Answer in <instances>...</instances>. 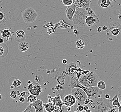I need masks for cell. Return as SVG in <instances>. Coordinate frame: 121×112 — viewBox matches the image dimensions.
<instances>
[{
	"mask_svg": "<svg viewBox=\"0 0 121 112\" xmlns=\"http://www.w3.org/2000/svg\"><path fill=\"white\" fill-rule=\"evenodd\" d=\"M87 12V15L88 16H91L95 18V23H98L100 22V20H99L98 18L97 17V16L96 15L95 12H94L93 10H92L90 7L87 8L85 9Z\"/></svg>",
	"mask_w": 121,
	"mask_h": 112,
	"instance_id": "cell-23",
	"label": "cell"
},
{
	"mask_svg": "<svg viewBox=\"0 0 121 112\" xmlns=\"http://www.w3.org/2000/svg\"><path fill=\"white\" fill-rule=\"evenodd\" d=\"M102 29L104 31H107V30H108V27L106 25H104L102 27Z\"/></svg>",
	"mask_w": 121,
	"mask_h": 112,
	"instance_id": "cell-43",
	"label": "cell"
},
{
	"mask_svg": "<svg viewBox=\"0 0 121 112\" xmlns=\"http://www.w3.org/2000/svg\"><path fill=\"white\" fill-rule=\"evenodd\" d=\"M67 62H68V61H67V60H66V59H63V60H62V63H63V64L65 65V64L67 63Z\"/></svg>",
	"mask_w": 121,
	"mask_h": 112,
	"instance_id": "cell-44",
	"label": "cell"
},
{
	"mask_svg": "<svg viewBox=\"0 0 121 112\" xmlns=\"http://www.w3.org/2000/svg\"><path fill=\"white\" fill-rule=\"evenodd\" d=\"M91 2V0H75L73 3L76 7L86 9L89 7Z\"/></svg>",
	"mask_w": 121,
	"mask_h": 112,
	"instance_id": "cell-12",
	"label": "cell"
},
{
	"mask_svg": "<svg viewBox=\"0 0 121 112\" xmlns=\"http://www.w3.org/2000/svg\"><path fill=\"white\" fill-rule=\"evenodd\" d=\"M3 0H0V3H1L2 2Z\"/></svg>",
	"mask_w": 121,
	"mask_h": 112,
	"instance_id": "cell-55",
	"label": "cell"
},
{
	"mask_svg": "<svg viewBox=\"0 0 121 112\" xmlns=\"http://www.w3.org/2000/svg\"><path fill=\"white\" fill-rule=\"evenodd\" d=\"M23 20L27 23H31L35 21L38 17V14L33 8L25 9L23 13Z\"/></svg>",
	"mask_w": 121,
	"mask_h": 112,
	"instance_id": "cell-4",
	"label": "cell"
},
{
	"mask_svg": "<svg viewBox=\"0 0 121 112\" xmlns=\"http://www.w3.org/2000/svg\"><path fill=\"white\" fill-rule=\"evenodd\" d=\"M84 112H92V111L91 110H89V109H88V110H85V111H84Z\"/></svg>",
	"mask_w": 121,
	"mask_h": 112,
	"instance_id": "cell-49",
	"label": "cell"
},
{
	"mask_svg": "<svg viewBox=\"0 0 121 112\" xmlns=\"http://www.w3.org/2000/svg\"><path fill=\"white\" fill-rule=\"evenodd\" d=\"M113 108L110 99H106L101 97L94 99L93 104L90 105V108L92 112H109Z\"/></svg>",
	"mask_w": 121,
	"mask_h": 112,
	"instance_id": "cell-2",
	"label": "cell"
},
{
	"mask_svg": "<svg viewBox=\"0 0 121 112\" xmlns=\"http://www.w3.org/2000/svg\"><path fill=\"white\" fill-rule=\"evenodd\" d=\"M77 100L73 95H67L64 98V105L66 107H74L76 103Z\"/></svg>",
	"mask_w": 121,
	"mask_h": 112,
	"instance_id": "cell-10",
	"label": "cell"
},
{
	"mask_svg": "<svg viewBox=\"0 0 121 112\" xmlns=\"http://www.w3.org/2000/svg\"><path fill=\"white\" fill-rule=\"evenodd\" d=\"M7 20H8V17L6 13L0 11V22L4 23V22H6Z\"/></svg>",
	"mask_w": 121,
	"mask_h": 112,
	"instance_id": "cell-28",
	"label": "cell"
},
{
	"mask_svg": "<svg viewBox=\"0 0 121 112\" xmlns=\"http://www.w3.org/2000/svg\"><path fill=\"white\" fill-rule=\"evenodd\" d=\"M1 98H2V96H1V95L0 94V100L1 99Z\"/></svg>",
	"mask_w": 121,
	"mask_h": 112,
	"instance_id": "cell-54",
	"label": "cell"
},
{
	"mask_svg": "<svg viewBox=\"0 0 121 112\" xmlns=\"http://www.w3.org/2000/svg\"><path fill=\"white\" fill-rule=\"evenodd\" d=\"M95 19L93 17L88 16L87 15L85 19V23L87 26L88 27H91L93 26L94 23H95Z\"/></svg>",
	"mask_w": 121,
	"mask_h": 112,
	"instance_id": "cell-24",
	"label": "cell"
},
{
	"mask_svg": "<svg viewBox=\"0 0 121 112\" xmlns=\"http://www.w3.org/2000/svg\"><path fill=\"white\" fill-rule=\"evenodd\" d=\"M117 91H118L119 95H121V86L120 87L117 88Z\"/></svg>",
	"mask_w": 121,
	"mask_h": 112,
	"instance_id": "cell-41",
	"label": "cell"
},
{
	"mask_svg": "<svg viewBox=\"0 0 121 112\" xmlns=\"http://www.w3.org/2000/svg\"><path fill=\"white\" fill-rule=\"evenodd\" d=\"M76 47L78 49L80 50L84 49L85 46V42L81 39L77 40L76 41Z\"/></svg>",
	"mask_w": 121,
	"mask_h": 112,
	"instance_id": "cell-26",
	"label": "cell"
},
{
	"mask_svg": "<svg viewBox=\"0 0 121 112\" xmlns=\"http://www.w3.org/2000/svg\"><path fill=\"white\" fill-rule=\"evenodd\" d=\"M75 1V0H73V1Z\"/></svg>",
	"mask_w": 121,
	"mask_h": 112,
	"instance_id": "cell-58",
	"label": "cell"
},
{
	"mask_svg": "<svg viewBox=\"0 0 121 112\" xmlns=\"http://www.w3.org/2000/svg\"><path fill=\"white\" fill-rule=\"evenodd\" d=\"M121 30V25L118 22L114 21L111 22L109 25V32L114 36H116L119 35Z\"/></svg>",
	"mask_w": 121,
	"mask_h": 112,
	"instance_id": "cell-9",
	"label": "cell"
},
{
	"mask_svg": "<svg viewBox=\"0 0 121 112\" xmlns=\"http://www.w3.org/2000/svg\"><path fill=\"white\" fill-rule=\"evenodd\" d=\"M26 92L25 91L20 93V96L24 97L26 96Z\"/></svg>",
	"mask_w": 121,
	"mask_h": 112,
	"instance_id": "cell-37",
	"label": "cell"
},
{
	"mask_svg": "<svg viewBox=\"0 0 121 112\" xmlns=\"http://www.w3.org/2000/svg\"><path fill=\"white\" fill-rule=\"evenodd\" d=\"M73 0H62V3L64 6H69L73 4Z\"/></svg>",
	"mask_w": 121,
	"mask_h": 112,
	"instance_id": "cell-31",
	"label": "cell"
},
{
	"mask_svg": "<svg viewBox=\"0 0 121 112\" xmlns=\"http://www.w3.org/2000/svg\"><path fill=\"white\" fill-rule=\"evenodd\" d=\"M67 75V74L66 71H63L61 73V74L58 76L57 79V82H58L59 84L63 85L65 84V79Z\"/></svg>",
	"mask_w": 121,
	"mask_h": 112,
	"instance_id": "cell-20",
	"label": "cell"
},
{
	"mask_svg": "<svg viewBox=\"0 0 121 112\" xmlns=\"http://www.w3.org/2000/svg\"><path fill=\"white\" fill-rule=\"evenodd\" d=\"M44 109L46 112H52L54 111V105L52 102H48V103L43 104Z\"/></svg>",
	"mask_w": 121,
	"mask_h": 112,
	"instance_id": "cell-21",
	"label": "cell"
},
{
	"mask_svg": "<svg viewBox=\"0 0 121 112\" xmlns=\"http://www.w3.org/2000/svg\"><path fill=\"white\" fill-rule=\"evenodd\" d=\"M4 39H3L2 38H0V44H3L4 43Z\"/></svg>",
	"mask_w": 121,
	"mask_h": 112,
	"instance_id": "cell-46",
	"label": "cell"
},
{
	"mask_svg": "<svg viewBox=\"0 0 121 112\" xmlns=\"http://www.w3.org/2000/svg\"><path fill=\"white\" fill-rule=\"evenodd\" d=\"M84 106L82 104L77 105V107H76V110L74 111L78 112H84Z\"/></svg>",
	"mask_w": 121,
	"mask_h": 112,
	"instance_id": "cell-33",
	"label": "cell"
},
{
	"mask_svg": "<svg viewBox=\"0 0 121 112\" xmlns=\"http://www.w3.org/2000/svg\"><path fill=\"white\" fill-rule=\"evenodd\" d=\"M89 104V103H88V98H87L84 101V104L85 105H88Z\"/></svg>",
	"mask_w": 121,
	"mask_h": 112,
	"instance_id": "cell-39",
	"label": "cell"
},
{
	"mask_svg": "<svg viewBox=\"0 0 121 112\" xmlns=\"http://www.w3.org/2000/svg\"><path fill=\"white\" fill-rule=\"evenodd\" d=\"M31 83H32V82H31V81H28V84H30Z\"/></svg>",
	"mask_w": 121,
	"mask_h": 112,
	"instance_id": "cell-53",
	"label": "cell"
},
{
	"mask_svg": "<svg viewBox=\"0 0 121 112\" xmlns=\"http://www.w3.org/2000/svg\"><path fill=\"white\" fill-rule=\"evenodd\" d=\"M118 112H121V105L119 106V107H118Z\"/></svg>",
	"mask_w": 121,
	"mask_h": 112,
	"instance_id": "cell-48",
	"label": "cell"
},
{
	"mask_svg": "<svg viewBox=\"0 0 121 112\" xmlns=\"http://www.w3.org/2000/svg\"><path fill=\"white\" fill-rule=\"evenodd\" d=\"M17 95L16 91L14 90H12L10 92V97L13 99H15L17 97Z\"/></svg>",
	"mask_w": 121,
	"mask_h": 112,
	"instance_id": "cell-34",
	"label": "cell"
},
{
	"mask_svg": "<svg viewBox=\"0 0 121 112\" xmlns=\"http://www.w3.org/2000/svg\"><path fill=\"white\" fill-rule=\"evenodd\" d=\"M89 109V107L87 105H85V107H84V111L86 110H88Z\"/></svg>",
	"mask_w": 121,
	"mask_h": 112,
	"instance_id": "cell-45",
	"label": "cell"
},
{
	"mask_svg": "<svg viewBox=\"0 0 121 112\" xmlns=\"http://www.w3.org/2000/svg\"><path fill=\"white\" fill-rule=\"evenodd\" d=\"M120 104H121V102H120Z\"/></svg>",
	"mask_w": 121,
	"mask_h": 112,
	"instance_id": "cell-57",
	"label": "cell"
},
{
	"mask_svg": "<svg viewBox=\"0 0 121 112\" xmlns=\"http://www.w3.org/2000/svg\"><path fill=\"white\" fill-rule=\"evenodd\" d=\"M2 9H0V11H2Z\"/></svg>",
	"mask_w": 121,
	"mask_h": 112,
	"instance_id": "cell-56",
	"label": "cell"
},
{
	"mask_svg": "<svg viewBox=\"0 0 121 112\" xmlns=\"http://www.w3.org/2000/svg\"><path fill=\"white\" fill-rule=\"evenodd\" d=\"M71 94L75 97L77 101L81 104L84 105V102L88 98L87 95L83 89L80 87H76L72 90Z\"/></svg>",
	"mask_w": 121,
	"mask_h": 112,
	"instance_id": "cell-6",
	"label": "cell"
},
{
	"mask_svg": "<svg viewBox=\"0 0 121 112\" xmlns=\"http://www.w3.org/2000/svg\"><path fill=\"white\" fill-rule=\"evenodd\" d=\"M103 31V29H102V27H101V26H99L97 28V32H98V33H101V32Z\"/></svg>",
	"mask_w": 121,
	"mask_h": 112,
	"instance_id": "cell-38",
	"label": "cell"
},
{
	"mask_svg": "<svg viewBox=\"0 0 121 112\" xmlns=\"http://www.w3.org/2000/svg\"><path fill=\"white\" fill-rule=\"evenodd\" d=\"M25 33L23 30H18L16 33L15 38L18 42L23 41L25 39Z\"/></svg>",
	"mask_w": 121,
	"mask_h": 112,
	"instance_id": "cell-15",
	"label": "cell"
},
{
	"mask_svg": "<svg viewBox=\"0 0 121 112\" xmlns=\"http://www.w3.org/2000/svg\"><path fill=\"white\" fill-rule=\"evenodd\" d=\"M31 106H32L35 108V112H44V109L43 107V101L42 100L38 99L33 103L30 104Z\"/></svg>",
	"mask_w": 121,
	"mask_h": 112,
	"instance_id": "cell-14",
	"label": "cell"
},
{
	"mask_svg": "<svg viewBox=\"0 0 121 112\" xmlns=\"http://www.w3.org/2000/svg\"><path fill=\"white\" fill-rule=\"evenodd\" d=\"M82 89L86 93L88 98L93 100L97 98L99 95L103 94L102 90L100 89L97 86L90 87L84 86Z\"/></svg>",
	"mask_w": 121,
	"mask_h": 112,
	"instance_id": "cell-5",
	"label": "cell"
},
{
	"mask_svg": "<svg viewBox=\"0 0 121 112\" xmlns=\"http://www.w3.org/2000/svg\"><path fill=\"white\" fill-rule=\"evenodd\" d=\"M67 110L68 111V112H70L71 110H72V109H71V107H67Z\"/></svg>",
	"mask_w": 121,
	"mask_h": 112,
	"instance_id": "cell-47",
	"label": "cell"
},
{
	"mask_svg": "<svg viewBox=\"0 0 121 112\" xmlns=\"http://www.w3.org/2000/svg\"><path fill=\"white\" fill-rule=\"evenodd\" d=\"M18 47L19 50H20L21 51L25 52L28 50L29 48V46L28 45V43L23 41L20 43L18 45Z\"/></svg>",
	"mask_w": 121,
	"mask_h": 112,
	"instance_id": "cell-19",
	"label": "cell"
},
{
	"mask_svg": "<svg viewBox=\"0 0 121 112\" xmlns=\"http://www.w3.org/2000/svg\"><path fill=\"white\" fill-rule=\"evenodd\" d=\"M16 94L17 95H20V91H16Z\"/></svg>",
	"mask_w": 121,
	"mask_h": 112,
	"instance_id": "cell-50",
	"label": "cell"
},
{
	"mask_svg": "<svg viewBox=\"0 0 121 112\" xmlns=\"http://www.w3.org/2000/svg\"><path fill=\"white\" fill-rule=\"evenodd\" d=\"M69 86L71 89H73L76 87L82 88L84 87V86L81 84L78 79L76 76L71 77L70 81L69 84Z\"/></svg>",
	"mask_w": 121,
	"mask_h": 112,
	"instance_id": "cell-13",
	"label": "cell"
},
{
	"mask_svg": "<svg viewBox=\"0 0 121 112\" xmlns=\"http://www.w3.org/2000/svg\"><path fill=\"white\" fill-rule=\"evenodd\" d=\"M14 88V86H13V85L10 86V88H11V89H13V88Z\"/></svg>",
	"mask_w": 121,
	"mask_h": 112,
	"instance_id": "cell-52",
	"label": "cell"
},
{
	"mask_svg": "<svg viewBox=\"0 0 121 112\" xmlns=\"http://www.w3.org/2000/svg\"><path fill=\"white\" fill-rule=\"evenodd\" d=\"M76 6L74 3L73 4L68 6L65 11L66 17L69 20L72 21L73 16L76 12Z\"/></svg>",
	"mask_w": 121,
	"mask_h": 112,
	"instance_id": "cell-11",
	"label": "cell"
},
{
	"mask_svg": "<svg viewBox=\"0 0 121 112\" xmlns=\"http://www.w3.org/2000/svg\"><path fill=\"white\" fill-rule=\"evenodd\" d=\"M28 90L30 94L36 96H39L42 91L41 85L39 83L36 82H32L28 84Z\"/></svg>",
	"mask_w": 121,
	"mask_h": 112,
	"instance_id": "cell-7",
	"label": "cell"
},
{
	"mask_svg": "<svg viewBox=\"0 0 121 112\" xmlns=\"http://www.w3.org/2000/svg\"><path fill=\"white\" fill-rule=\"evenodd\" d=\"M12 85L15 87H17L18 88H20L21 86L22 85V82L20 80L18 79H15L12 82Z\"/></svg>",
	"mask_w": 121,
	"mask_h": 112,
	"instance_id": "cell-30",
	"label": "cell"
},
{
	"mask_svg": "<svg viewBox=\"0 0 121 112\" xmlns=\"http://www.w3.org/2000/svg\"><path fill=\"white\" fill-rule=\"evenodd\" d=\"M81 70L78 65L75 62H71L66 68V72L67 74L71 77L76 76L77 73Z\"/></svg>",
	"mask_w": 121,
	"mask_h": 112,
	"instance_id": "cell-8",
	"label": "cell"
},
{
	"mask_svg": "<svg viewBox=\"0 0 121 112\" xmlns=\"http://www.w3.org/2000/svg\"><path fill=\"white\" fill-rule=\"evenodd\" d=\"M55 89L57 91H61V90L63 89V86L62 85L58 84V85H57L56 86Z\"/></svg>",
	"mask_w": 121,
	"mask_h": 112,
	"instance_id": "cell-35",
	"label": "cell"
},
{
	"mask_svg": "<svg viewBox=\"0 0 121 112\" xmlns=\"http://www.w3.org/2000/svg\"><path fill=\"white\" fill-rule=\"evenodd\" d=\"M118 17L119 20H121V15H119Z\"/></svg>",
	"mask_w": 121,
	"mask_h": 112,
	"instance_id": "cell-51",
	"label": "cell"
},
{
	"mask_svg": "<svg viewBox=\"0 0 121 112\" xmlns=\"http://www.w3.org/2000/svg\"><path fill=\"white\" fill-rule=\"evenodd\" d=\"M54 105L63 106L64 105V102L61 99L60 96L59 95H57L54 97H52V101Z\"/></svg>",
	"mask_w": 121,
	"mask_h": 112,
	"instance_id": "cell-18",
	"label": "cell"
},
{
	"mask_svg": "<svg viewBox=\"0 0 121 112\" xmlns=\"http://www.w3.org/2000/svg\"><path fill=\"white\" fill-rule=\"evenodd\" d=\"M113 0H99L98 4L101 8H107L111 5Z\"/></svg>",
	"mask_w": 121,
	"mask_h": 112,
	"instance_id": "cell-22",
	"label": "cell"
},
{
	"mask_svg": "<svg viewBox=\"0 0 121 112\" xmlns=\"http://www.w3.org/2000/svg\"><path fill=\"white\" fill-rule=\"evenodd\" d=\"M104 97L106 99H110V95L108 94H107L105 95Z\"/></svg>",
	"mask_w": 121,
	"mask_h": 112,
	"instance_id": "cell-40",
	"label": "cell"
},
{
	"mask_svg": "<svg viewBox=\"0 0 121 112\" xmlns=\"http://www.w3.org/2000/svg\"><path fill=\"white\" fill-rule=\"evenodd\" d=\"M73 32H74V33L76 35H78V33H79L78 30L76 29H73Z\"/></svg>",
	"mask_w": 121,
	"mask_h": 112,
	"instance_id": "cell-42",
	"label": "cell"
},
{
	"mask_svg": "<svg viewBox=\"0 0 121 112\" xmlns=\"http://www.w3.org/2000/svg\"><path fill=\"white\" fill-rule=\"evenodd\" d=\"M11 28H5L3 29L1 32V36L3 37H4L7 41H8L11 39V37L12 36V33L11 32Z\"/></svg>",
	"mask_w": 121,
	"mask_h": 112,
	"instance_id": "cell-17",
	"label": "cell"
},
{
	"mask_svg": "<svg viewBox=\"0 0 121 112\" xmlns=\"http://www.w3.org/2000/svg\"><path fill=\"white\" fill-rule=\"evenodd\" d=\"M23 112H35V108L33 107L32 106H31L29 104L28 107H27L25 110H24Z\"/></svg>",
	"mask_w": 121,
	"mask_h": 112,
	"instance_id": "cell-32",
	"label": "cell"
},
{
	"mask_svg": "<svg viewBox=\"0 0 121 112\" xmlns=\"http://www.w3.org/2000/svg\"><path fill=\"white\" fill-rule=\"evenodd\" d=\"M19 100L20 102H21V103H24L25 102V99L24 97L20 96V97H19Z\"/></svg>",
	"mask_w": 121,
	"mask_h": 112,
	"instance_id": "cell-36",
	"label": "cell"
},
{
	"mask_svg": "<svg viewBox=\"0 0 121 112\" xmlns=\"http://www.w3.org/2000/svg\"><path fill=\"white\" fill-rule=\"evenodd\" d=\"M87 15L85 9L76 7V12L72 19L73 23L81 27L85 26Z\"/></svg>",
	"mask_w": 121,
	"mask_h": 112,
	"instance_id": "cell-3",
	"label": "cell"
},
{
	"mask_svg": "<svg viewBox=\"0 0 121 112\" xmlns=\"http://www.w3.org/2000/svg\"><path fill=\"white\" fill-rule=\"evenodd\" d=\"M97 86L100 89L102 90L106 89V84L103 81L99 80L98 82H97Z\"/></svg>",
	"mask_w": 121,
	"mask_h": 112,
	"instance_id": "cell-27",
	"label": "cell"
},
{
	"mask_svg": "<svg viewBox=\"0 0 121 112\" xmlns=\"http://www.w3.org/2000/svg\"><path fill=\"white\" fill-rule=\"evenodd\" d=\"M37 99H38V98L37 97V96L31 94L28 96L27 98V102L30 104L33 103L34 102H35Z\"/></svg>",
	"mask_w": 121,
	"mask_h": 112,
	"instance_id": "cell-29",
	"label": "cell"
},
{
	"mask_svg": "<svg viewBox=\"0 0 121 112\" xmlns=\"http://www.w3.org/2000/svg\"><path fill=\"white\" fill-rule=\"evenodd\" d=\"M112 102V104L113 107H119V106H121L120 103L119 102V100L118 95H116L112 99H110Z\"/></svg>",
	"mask_w": 121,
	"mask_h": 112,
	"instance_id": "cell-25",
	"label": "cell"
},
{
	"mask_svg": "<svg viewBox=\"0 0 121 112\" xmlns=\"http://www.w3.org/2000/svg\"><path fill=\"white\" fill-rule=\"evenodd\" d=\"M76 76L81 84L85 87L97 86L99 80L98 76L92 71L82 70L77 73Z\"/></svg>",
	"mask_w": 121,
	"mask_h": 112,
	"instance_id": "cell-1",
	"label": "cell"
},
{
	"mask_svg": "<svg viewBox=\"0 0 121 112\" xmlns=\"http://www.w3.org/2000/svg\"><path fill=\"white\" fill-rule=\"evenodd\" d=\"M9 50L7 45L4 43L0 45V58L4 57L8 55Z\"/></svg>",
	"mask_w": 121,
	"mask_h": 112,
	"instance_id": "cell-16",
	"label": "cell"
},
{
	"mask_svg": "<svg viewBox=\"0 0 121 112\" xmlns=\"http://www.w3.org/2000/svg\"></svg>",
	"mask_w": 121,
	"mask_h": 112,
	"instance_id": "cell-59",
	"label": "cell"
}]
</instances>
